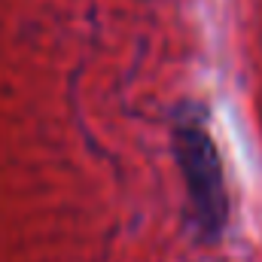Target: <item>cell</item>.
<instances>
[{
    "instance_id": "obj_1",
    "label": "cell",
    "mask_w": 262,
    "mask_h": 262,
    "mask_svg": "<svg viewBox=\"0 0 262 262\" xmlns=\"http://www.w3.org/2000/svg\"><path fill=\"white\" fill-rule=\"evenodd\" d=\"M174 146H177V162H180V174L189 192L198 232L204 238H220L229 220V195H226L216 143L195 110L177 119Z\"/></svg>"
}]
</instances>
